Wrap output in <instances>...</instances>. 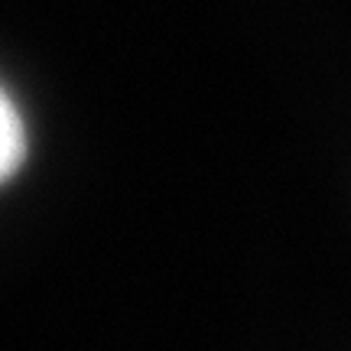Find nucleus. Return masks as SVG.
Listing matches in <instances>:
<instances>
[{
    "instance_id": "nucleus-1",
    "label": "nucleus",
    "mask_w": 351,
    "mask_h": 351,
    "mask_svg": "<svg viewBox=\"0 0 351 351\" xmlns=\"http://www.w3.org/2000/svg\"><path fill=\"white\" fill-rule=\"evenodd\" d=\"M26 160V127L13 98L0 88V186L10 179Z\"/></svg>"
}]
</instances>
